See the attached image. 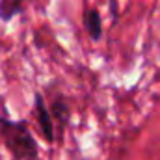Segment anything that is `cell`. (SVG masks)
Segmentation results:
<instances>
[{
	"mask_svg": "<svg viewBox=\"0 0 160 160\" xmlns=\"http://www.w3.org/2000/svg\"><path fill=\"white\" fill-rule=\"evenodd\" d=\"M0 134L15 160H36L38 143L26 127V121H9L0 118Z\"/></svg>",
	"mask_w": 160,
	"mask_h": 160,
	"instance_id": "6da1fadb",
	"label": "cell"
},
{
	"mask_svg": "<svg viewBox=\"0 0 160 160\" xmlns=\"http://www.w3.org/2000/svg\"><path fill=\"white\" fill-rule=\"evenodd\" d=\"M36 114H38V121H39V127L43 130V136L47 142H54V125H52V118L45 106V101L39 93L36 95Z\"/></svg>",
	"mask_w": 160,
	"mask_h": 160,
	"instance_id": "7a4b0ae2",
	"label": "cell"
},
{
	"mask_svg": "<svg viewBox=\"0 0 160 160\" xmlns=\"http://www.w3.org/2000/svg\"><path fill=\"white\" fill-rule=\"evenodd\" d=\"M84 28L93 41H99L102 38V21L97 9H88L84 13Z\"/></svg>",
	"mask_w": 160,
	"mask_h": 160,
	"instance_id": "3957f363",
	"label": "cell"
},
{
	"mask_svg": "<svg viewBox=\"0 0 160 160\" xmlns=\"http://www.w3.org/2000/svg\"><path fill=\"white\" fill-rule=\"evenodd\" d=\"M22 6L24 0H0V19L2 21L13 19L17 13H21Z\"/></svg>",
	"mask_w": 160,
	"mask_h": 160,
	"instance_id": "277c9868",
	"label": "cell"
},
{
	"mask_svg": "<svg viewBox=\"0 0 160 160\" xmlns=\"http://www.w3.org/2000/svg\"><path fill=\"white\" fill-rule=\"evenodd\" d=\"M52 116L54 119L58 121V127H60V132L65 128L67 121H69V106L65 104L63 99H56L54 104H52Z\"/></svg>",
	"mask_w": 160,
	"mask_h": 160,
	"instance_id": "5b68a950",
	"label": "cell"
}]
</instances>
